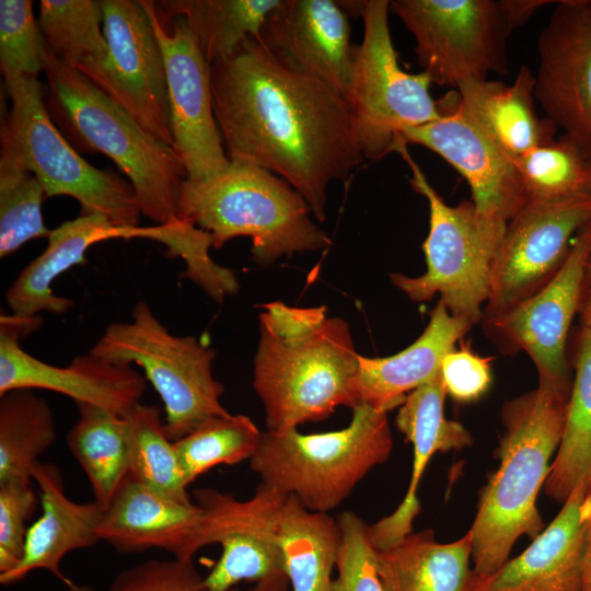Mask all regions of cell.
Returning <instances> with one entry per match:
<instances>
[{"label": "cell", "mask_w": 591, "mask_h": 591, "mask_svg": "<svg viewBox=\"0 0 591 591\" xmlns=\"http://www.w3.org/2000/svg\"><path fill=\"white\" fill-rule=\"evenodd\" d=\"M142 227H119L106 217L80 215L50 231L44 252L33 259L4 294L11 314L32 317L42 312L63 314L74 302L55 294L53 281L62 273L85 262L88 250L112 239L140 237Z\"/></svg>", "instance_id": "cell-25"}, {"label": "cell", "mask_w": 591, "mask_h": 591, "mask_svg": "<svg viewBox=\"0 0 591 591\" xmlns=\"http://www.w3.org/2000/svg\"><path fill=\"white\" fill-rule=\"evenodd\" d=\"M392 449L386 413L359 404L352 408L350 424L340 430L263 431L250 467L260 484L296 497L310 511L327 513L383 464Z\"/></svg>", "instance_id": "cell-6"}, {"label": "cell", "mask_w": 591, "mask_h": 591, "mask_svg": "<svg viewBox=\"0 0 591 591\" xmlns=\"http://www.w3.org/2000/svg\"><path fill=\"white\" fill-rule=\"evenodd\" d=\"M48 49L30 0L0 1V69L34 76L45 70Z\"/></svg>", "instance_id": "cell-39"}, {"label": "cell", "mask_w": 591, "mask_h": 591, "mask_svg": "<svg viewBox=\"0 0 591 591\" xmlns=\"http://www.w3.org/2000/svg\"><path fill=\"white\" fill-rule=\"evenodd\" d=\"M339 545L338 575L332 591H386L379 573L378 549L371 542L368 524L355 512L344 511L336 519Z\"/></svg>", "instance_id": "cell-40"}, {"label": "cell", "mask_w": 591, "mask_h": 591, "mask_svg": "<svg viewBox=\"0 0 591 591\" xmlns=\"http://www.w3.org/2000/svg\"><path fill=\"white\" fill-rule=\"evenodd\" d=\"M399 153L412 171L410 185L429 206V233L422 250L426 271L418 277L392 274V283L414 302L440 301L449 312L476 324L483 321L495 260L507 222L478 212L471 200L448 205L398 140Z\"/></svg>", "instance_id": "cell-7"}, {"label": "cell", "mask_w": 591, "mask_h": 591, "mask_svg": "<svg viewBox=\"0 0 591 591\" xmlns=\"http://www.w3.org/2000/svg\"><path fill=\"white\" fill-rule=\"evenodd\" d=\"M229 591H240V590H237L236 588H233V589H231Z\"/></svg>", "instance_id": "cell-48"}, {"label": "cell", "mask_w": 591, "mask_h": 591, "mask_svg": "<svg viewBox=\"0 0 591 591\" xmlns=\"http://www.w3.org/2000/svg\"><path fill=\"white\" fill-rule=\"evenodd\" d=\"M280 0L155 1L170 19L183 18L209 63L231 55L246 38L257 37Z\"/></svg>", "instance_id": "cell-32"}, {"label": "cell", "mask_w": 591, "mask_h": 591, "mask_svg": "<svg viewBox=\"0 0 591 591\" xmlns=\"http://www.w3.org/2000/svg\"><path fill=\"white\" fill-rule=\"evenodd\" d=\"M390 1L366 0L363 37L354 46L350 89L346 96L364 160L392 153L402 134L442 117L425 72L408 73L397 59L390 27Z\"/></svg>", "instance_id": "cell-10"}, {"label": "cell", "mask_w": 591, "mask_h": 591, "mask_svg": "<svg viewBox=\"0 0 591 591\" xmlns=\"http://www.w3.org/2000/svg\"><path fill=\"white\" fill-rule=\"evenodd\" d=\"M0 150V257L16 252L26 242L48 237L42 204L46 198L36 176L5 144Z\"/></svg>", "instance_id": "cell-38"}, {"label": "cell", "mask_w": 591, "mask_h": 591, "mask_svg": "<svg viewBox=\"0 0 591 591\" xmlns=\"http://www.w3.org/2000/svg\"><path fill=\"white\" fill-rule=\"evenodd\" d=\"M567 402L538 385L503 404L505 431L496 450L499 466L482 488L468 531L475 576L498 571L521 535L533 540L544 530L536 498L563 438Z\"/></svg>", "instance_id": "cell-3"}, {"label": "cell", "mask_w": 591, "mask_h": 591, "mask_svg": "<svg viewBox=\"0 0 591 591\" xmlns=\"http://www.w3.org/2000/svg\"><path fill=\"white\" fill-rule=\"evenodd\" d=\"M68 590L69 591H95L90 586L77 584V583H73V582L70 586H68Z\"/></svg>", "instance_id": "cell-47"}, {"label": "cell", "mask_w": 591, "mask_h": 591, "mask_svg": "<svg viewBox=\"0 0 591 591\" xmlns=\"http://www.w3.org/2000/svg\"><path fill=\"white\" fill-rule=\"evenodd\" d=\"M200 515L197 503L166 498L128 474L105 506L100 538L120 553L158 548L182 559Z\"/></svg>", "instance_id": "cell-26"}, {"label": "cell", "mask_w": 591, "mask_h": 591, "mask_svg": "<svg viewBox=\"0 0 591 591\" xmlns=\"http://www.w3.org/2000/svg\"><path fill=\"white\" fill-rule=\"evenodd\" d=\"M140 2L165 63L174 149L187 181L208 182L231 164L215 117L210 63L183 18L164 16L155 1Z\"/></svg>", "instance_id": "cell-14"}, {"label": "cell", "mask_w": 591, "mask_h": 591, "mask_svg": "<svg viewBox=\"0 0 591 591\" xmlns=\"http://www.w3.org/2000/svg\"><path fill=\"white\" fill-rule=\"evenodd\" d=\"M535 74L522 65L511 84L483 80L461 84L457 107L510 160L555 139L556 126L534 106Z\"/></svg>", "instance_id": "cell-27"}, {"label": "cell", "mask_w": 591, "mask_h": 591, "mask_svg": "<svg viewBox=\"0 0 591 591\" xmlns=\"http://www.w3.org/2000/svg\"><path fill=\"white\" fill-rule=\"evenodd\" d=\"M47 112L67 141L82 153H101L127 176L141 213L157 225L177 219L187 178L172 146L143 129L81 72L49 51L45 67Z\"/></svg>", "instance_id": "cell-4"}, {"label": "cell", "mask_w": 591, "mask_h": 591, "mask_svg": "<svg viewBox=\"0 0 591 591\" xmlns=\"http://www.w3.org/2000/svg\"><path fill=\"white\" fill-rule=\"evenodd\" d=\"M340 1L280 0L256 37L283 65L312 76L345 99L354 45Z\"/></svg>", "instance_id": "cell-19"}, {"label": "cell", "mask_w": 591, "mask_h": 591, "mask_svg": "<svg viewBox=\"0 0 591 591\" xmlns=\"http://www.w3.org/2000/svg\"><path fill=\"white\" fill-rule=\"evenodd\" d=\"M263 431L241 414L209 418L174 441L187 484L218 465H234L257 451Z\"/></svg>", "instance_id": "cell-37"}, {"label": "cell", "mask_w": 591, "mask_h": 591, "mask_svg": "<svg viewBox=\"0 0 591 591\" xmlns=\"http://www.w3.org/2000/svg\"><path fill=\"white\" fill-rule=\"evenodd\" d=\"M472 326L468 321L452 315L439 300L425 331L407 348L382 358L359 355L358 405L366 404L382 413L402 406L409 393L440 372L443 358Z\"/></svg>", "instance_id": "cell-24"}, {"label": "cell", "mask_w": 591, "mask_h": 591, "mask_svg": "<svg viewBox=\"0 0 591 591\" xmlns=\"http://www.w3.org/2000/svg\"><path fill=\"white\" fill-rule=\"evenodd\" d=\"M11 109L2 119L0 143L9 147L42 184L46 198L78 200L81 215L99 213L119 227H138L141 210L131 184L100 170L67 141L50 118L37 77L4 72Z\"/></svg>", "instance_id": "cell-8"}, {"label": "cell", "mask_w": 591, "mask_h": 591, "mask_svg": "<svg viewBox=\"0 0 591 591\" xmlns=\"http://www.w3.org/2000/svg\"><path fill=\"white\" fill-rule=\"evenodd\" d=\"M534 96L591 162V0H559L537 38Z\"/></svg>", "instance_id": "cell-18"}, {"label": "cell", "mask_w": 591, "mask_h": 591, "mask_svg": "<svg viewBox=\"0 0 591 591\" xmlns=\"http://www.w3.org/2000/svg\"><path fill=\"white\" fill-rule=\"evenodd\" d=\"M582 517L586 533V552L581 591H591V489L586 494L583 499Z\"/></svg>", "instance_id": "cell-45"}, {"label": "cell", "mask_w": 591, "mask_h": 591, "mask_svg": "<svg viewBox=\"0 0 591 591\" xmlns=\"http://www.w3.org/2000/svg\"><path fill=\"white\" fill-rule=\"evenodd\" d=\"M216 121L231 162L265 169L324 221L327 189L364 161L346 99L289 68L256 38L210 63Z\"/></svg>", "instance_id": "cell-1"}, {"label": "cell", "mask_w": 591, "mask_h": 591, "mask_svg": "<svg viewBox=\"0 0 591 591\" xmlns=\"http://www.w3.org/2000/svg\"><path fill=\"white\" fill-rule=\"evenodd\" d=\"M590 222L591 195L528 201L507 222L483 321L508 312L545 287L566 260L573 234Z\"/></svg>", "instance_id": "cell-16"}, {"label": "cell", "mask_w": 591, "mask_h": 591, "mask_svg": "<svg viewBox=\"0 0 591 591\" xmlns=\"http://www.w3.org/2000/svg\"><path fill=\"white\" fill-rule=\"evenodd\" d=\"M491 358L475 354L470 345L460 341L442 360L441 376L449 394L459 403L479 399L491 383Z\"/></svg>", "instance_id": "cell-43"}, {"label": "cell", "mask_w": 591, "mask_h": 591, "mask_svg": "<svg viewBox=\"0 0 591 591\" xmlns=\"http://www.w3.org/2000/svg\"><path fill=\"white\" fill-rule=\"evenodd\" d=\"M77 406L79 418L68 432V447L89 478L94 500L105 507L129 474L128 420L94 405Z\"/></svg>", "instance_id": "cell-31"}, {"label": "cell", "mask_w": 591, "mask_h": 591, "mask_svg": "<svg viewBox=\"0 0 591 591\" xmlns=\"http://www.w3.org/2000/svg\"><path fill=\"white\" fill-rule=\"evenodd\" d=\"M201 515L181 560L210 544L221 555L204 577L208 591H229L252 581L250 591H286L289 580L279 543V525L287 495L259 483L252 498L239 500L212 488L194 491Z\"/></svg>", "instance_id": "cell-11"}, {"label": "cell", "mask_w": 591, "mask_h": 591, "mask_svg": "<svg viewBox=\"0 0 591 591\" xmlns=\"http://www.w3.org/2000/svg\"><path fill=\"white\" fill-rule=\"evenodd\" d=\"M32 479L39 489L42 514L27 529L21 561L14 569L0 575V582L9 586L34 570L44 569L68 587L72 581L60 571V563L68 553L101 541L105 507L95 500L83 503L71 500L55 464L38 462Z\"/></svg>", "instance_id": "cell-23"}, {"label": "cell", "mask_w": 591, "mask_h": 591, "mask_svg": "<svg viewBox=\"0 0 591 591\" xmlns=\"http://www.w3.org/2000/svg\"><path fill=\"white\" fill-rule=\"evenodd\" d=\"M40 315L0 316V395L15 389L47 390L127 416L140 404L147 379L131 366H119L91 352L58 367L27 354L23 338L42 327Z\"/></svg>", "instance_id": "cell-17"}, {"label": "cell", "mask_w": 591, "mask_h": 591, "mask_svg": "<svg viewBox=\"0 0 591 591\" xmlns=\"http://www.w3.org/2000/svg\"><path fill=\"white\" fill-rule=\"evenodd\" d=\"M129 474L141 485L173 500L192 502L175 443L165 431L161 410L139 404L127 416Z\"/></svg>", "instance_id": "cell-34"}, {"label": "cell", "mask_w": 591, "mask_h": 591, "mask_svg": "<svg viewBox=\"0 0 591 591\" xmlns=\"http://www.w3.org/2000/svg\"><path fill=\"white\" fill-rule=\"evenodd\" d=\"M102 0H42L38 24L48 51L77 69L88 60L107 58Z\"/></svg>", "instance_id": "cell-35"}, {"label": "cell", "mask_w": 591, "mask_h": 591, "mask_svg": "<svg viewBox=\"0 0 591 591\" xmlns=\"http://www.w3.org/2000/svg\"><path fill=\"white\" fill-rule=\"evenodd\" d=\"M578 489H591V327L579 335L563 438L544 484L560 503Z\"/></svg>", "instance_id": "cell-29"}, {"label": "cell", "mask_w": 591, "mask_h": 591, "mask_svg": "<svg viewBox=\"0 0 591 591\" xmlns=\"http://www.w3.org/2000/svg\"><path fill=\"white\" fill-rule=\"evenodd\" d=\"M528 201L554 202L591 195V162L567 137L514 160Z\"/></svg>", "instance_id": "cell-36"}, {"label": "cell", "mask_w": 591, "mask_h": 591, "mask_svg": "<svg viewBox=\"0 0 591 591\" xmlns=\"http://www.w3.org/2000/svg\"><path fill=\"white\" fill-rule=\"evenodd\" d=\"M311 213L306 200L288 182L239 162H231L223 174L208 182L186 179L177 202V217L209 233L212 247L220 248L236 236L251 237L253 259L260 265L331 244Z\"/></svg>", "instance_id": "cell-5"}, {"label": "cell", "mask_w": 591, "mask_h": 591, "mask_svg": "<svg viewBox=\"0 0 591 591\" xmlns=\"http://www.w3.org/2000/svg\"><path fill=\"white\" fill-rule=\"evenodd\" d=\"M472 536L441 544L431 530L410 533L383 551L378 565L386 591H470Z\"/></svg>", "instance_id": "cell-28"}, {"label": "cell", "mask_w": 591, "mask_h": 591, "mask_svg": "<svg viewBox=\"0 0 591 591\" xmlns=\"http://www.w3.org/2000/svg\"><path fill=\"white\" fill-rule=\"evenodd\" d=\"M390 10L415 39L421 72L457 89L488 74L507 76L511 28L499 0H392Z\"/></svg>", "instance_id": "cell-12"}, {"label": "cell", "mask_w": 591, "mask_h": 591, "mask_svg": "<svg viewBox=\"0 0 591 591\" xmlns=\"http://www.w3.org/2000/svg\"><path fill=\"white\" fill-rule=\"evenodd\" d=\"M575 490L546 529L519 556L489 576H475L470 591H581L586 533Z\"/></svg>", "instance_id": "cell-22"}, {"label": "cell", "mask_w": 591, "mask_h": 591, "mask_svg": "<svg viewBox=\"0 0 591 591\" xmlns=\"http://www.w3.org/2000/svg\"><path fill=\"white\" fill-rule=\"evenodd\" d=\"M507 22L513 30L524 25L541 8L553 4L549 0H499Z\"/></svg>", "instance_id": "cell-44"}, {"label": "cell", "mask_w": 591, "mask_h": 591, "mask_svg": "<svg viewBox=\"0 0 591 591\" xmlns=\"http://www.w3.org/2000/svg\"><path fill=\"white\" fill-rule=\"evenodd\" d=\"M590 258L591 222L575 236L561 268L545 287L508 312L483 321L506 352L528 354L537 370L538 385L566 398L572 384L566 344Z\"/></svg>", "instance_id": "cell-15"}, {"label": "cell", "mask_w": 591, "mask_h": 591, "mask_svg": "<svg viewBox=\"0 0 591 591\" xmlns=\"http://www.w3.org/2000/svg\"><path fill=\"white\" fill-rule=\"evenodd\" d=\"M56 427L49 404L30 389L0 395V483L31 480L39 456L53 444Z\"/></svg>", "instance_id": "cell-33"}, {"label": "cell", "mask_w": 591, "mask_h": 591, "mask_svg": "<svg viewBox=\"0 0 591 591\" xmlns=\"http://www.w3.org/2000/svg\"><path fill=\"white\" fill-rule=\"evenodd\" d=\"M285 570L292 591H332L339 545L337 521L288 496L279 525Z\"/></svg>", "instance_id": "cell-30"}, {"label": "cell", "mask_w": 591, "mask_h": 591, "mask_svg": "<svg viewBox=\"0 0 591 591\" xmlns=\"http://www.w3.org/2000/svg\"><path fill=\"white\" fill-rule=\"evenodd\" d=\"M588 291L581 310V321L583 327H591V258L587 267Z\"/></svg>", "instance_id": "cell-46"}, {"label": "cell", "mask_w": 591, "mask_h": 591, "mask_svg": "<svg viewBox=\"0 0 591 591\" xmlns=\"http://www.w3.org/2000/svg\"><path fill=\"white\" fill-rule=\"evenodd\" d=\"M262 308L253 387L266 430L297 428L324 420L338 406L356 407L359 354L348 324L328 317L325 305L277 301Z\"/></svg>", "instance_id": "cell-2"}, {"label": "cell", "mask_w": 591, "mask_h": 591, "mask_svg": "<svg viewBox=\"0 0 591 591\" xmlns=\"http://www.w3.org/2000/svg\"><path fill=\"white\" fill-rule=\"evenodd\" d=\"M37 497L31 480L0 483V575L14 569L22 559L26 522L34 513Z\"/></svg>", "instance_id": "cell-41"}, {"label": "cell", "mask_w": 591, "mask_h": 591, "mask_svg": "<svg viewBox=\"0 0 591 591\" xmlns=\"http://www.w3.org/2000/svg\"><path fill=\"white\" fill-rule=\"evenodd\" d=\"M442 117L405 130L406 144L422 146L445 160L468 183L471 201L483 215L508 222L528 202L512 160L505 155L457 107L438 102Z\"/></svg>", "instance_id": "cell-20"}, {"label": "cell", "mask_w": 591, "mask_h": 591, "mask_svg": "<svg viewBox=\"0 0 591 591\" xmlns=\"http://www.w3.org/2000/svg\"><path fill=\"white\" fill-rule=\"evenodd\" d=\"M447 391L441 372L409 393L396 415V428L413 443L414 461L410 482L399 506L378 522L368 525L372 544L386 549L413 533L420 512L417 489L424 471L437 452L459 451L473 444L471 433L457 421L444 417Z\"/></svg>", "instance_id": "cell-21"}, {"label": "cell", "mask_w": 591, "mask_h": 591, "mask_svg": "<svg viewBox=\"0 0 591 591\" xmlns=\"http://www.w3.org/2000/svg\"><path fill=\"white\" fill-rule=\"evenodd\" d=\"M108 591H208L193 561L149 559L123 570Z\"/></svg>", "instance_id": "cell-42"}, {"label": "cell", "mask_w": 591, "mask_h": 591, "mask_svg": "<svg viewBox=\"0 0 591 591\" xmlns=\"http://www.w3.org/2000/svg\"><path fill=\"white\" fill-rule=\"evenodd\" d=\"M102 2L107 58L83 61L77 70L149 134L174 148L165 63L149 16L140 1Z\"/></svg>", "instance_id": "cell-13"}, {"label": "cell", "mask_w": 591, "mask_h": 591, "mask_svg": "<svg viewBox=\"0 0 591 591\" xmlns=\"http://www.w3.org/2000/svg\"><path fill=\"white\" fill-rule=\"evenodd\" d=\"M90 352L142 368L163 402L164 427L173 441L229 413L220 403L224 387L212 375L216 351L194 336L172 334L144 301L135 304L129 322L112 323Z\"/></svg>", "instance_id": "cell-9"}]
</instances>
